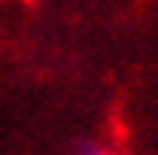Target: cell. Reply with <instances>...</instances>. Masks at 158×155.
<instances>
[{"label":"cell","instance_id":"cell-1","mask_svg":"<svg viewBox=\"0 0 158 155\" xmlns=\"http://www.w3.org/2000/svg\"><path fill=\"white\" fill-rule=\"evenodd\" d=\"M82 155H118V152L103 149V146H85V149H82Z\"/></svg>","mask_w":158,"mask_h":155}]
</instances>
